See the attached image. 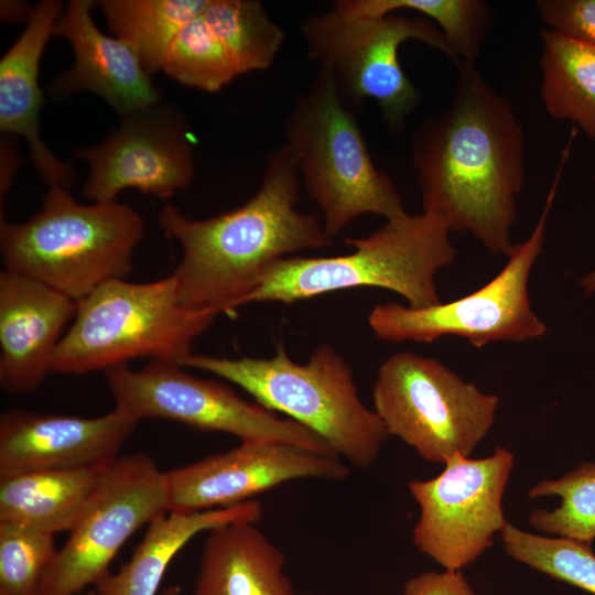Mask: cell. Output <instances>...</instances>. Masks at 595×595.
Listing matches in <instances>:
<instances>
[{"label": "cell", "mask_w": 595, "mask_h": 595, "mask_svg": "<svg viewBox=\"0 0 595 595\" xmlns=\"http://www.w3.org/2000/svg\"><path fill=\"white\" fill-rule=\"evenodd\" d=\"M457 67L448 106L411 137L422 213L508 257L524 180V133L512 102L476 65Z\"/></svg>", "instance_id": "6da1fadb"}, {"label": "cell", "mask_w": 595, "mask_h": 595, "mask_svg": "<svg viewBox=\"0 0 595 595\" xmlns=\"http://www.w3.org/2000/svg\"><path fill=\"white\" fill-rule=\"evenodd\" d=\"M300 190L293 155L282 144L269 153L259 190L241 206L193 219L165 205L160 226L182 250L172 273L181 303L197 311L231 313L274 261L333 245L314 214L295 208Z\"/></svg>", "instance_id": "7a4b0ae2"}, {"label": "cell", "mask_w": 595, "mask_h": 595, "mask_svg": "<svg viewBox=\"0 0 595 595\" xmlns=\"http://www.w3.org/2000/svg\"><path fill=\"white\" fill-rule=\"evenodd\" d=\"M178 364L237 385L258 404L318 435L355 468L370 467L389 437L359 398L351 368L328 344L315 348L305 364L294 363L282 345L269 358L191 354Z\"/></svg>", "instance_id": "3957f363"}, {"label": "cell", "mask_w": 595, "mask_h": 595, "mask_svg": "<svg viewBox=\"0 0 595 595\" xmlns=\"http://www.w3.org/2000/svg\"><path fill=\"white\" fill-rule=\"evenodd\" d=\"M451 230L421 213L386 220L361 238H346L354 251L336 257H284L270 264L242 305L293 303L338 290L380 288L403 296L408 306L441 303L436 272L455 259Z\"/></svg>", "instance_id": "277c9868"}, {"label": "cell", "mask_w": 595, "mask_h": 595, "mask_svg": "<svg viewBox=\"0 0 595 595\" xmlns=\"http://www.w3.org/2000/svg\"><path fill=\"white\" fill-rule=\"evenodd\" d=\"M139 213L118 201L83 205L60 186L23 223L1 219L4 269L34 279L78 302L101 284L126 279L143 236Z\"/></svg>", "instance_id": "5b68a950"}, {"label": "cell", "mask_w": 595, "mask_h": 595, "mask_svg": "<svg viewBox=\"0 0 595 595\" xmlns=\"http://www.w3.org/2000/svg\"><path fill=\"white\" fill-rule=\"evenodd\" d=\"M217 315L183 305L172 274L144 283L108 281L78 301L51 372H106L139 358L178 364Z\"/></svg>", "instance_id": "8992f818"}, {"label": "cell", "mask_w": 595, "mask_h": 595, "mask_svg": "<svg viewBox=\"0 0 595 595\" xmlns=\"http://www.w3.org/2000/svg\"><path fill=\"white\" fill-rule=\"evenodd\" d=\"M301 181L333 237L355 218L407 215L391 176L370 155L355 112L331 80L317 75L294 102L284 127Z\"/></svg>", "instance_id": "52a82bcc"}, {"label": "cell", "mask_w": 595, "mask_h": 595, "mask_svg": "<svg viewBox=\"0 0 595 595\" xmlns=\"http://www.w3.org/2000/svg\"><path fill=\"white\" fill-rule=\"evenodd\" d=\"M300 32L309 60L331 80L342 101L355 112L364 101L374 100L394 133L420 102L419 90L401 66L400 45L416 40L461 65L440 29L425 18L350 17L332 8L306 17Z\"/></svg>", "instance_id": "ba28073f"}, {"label": "cell", "mask_w": 595, "mask_h": 595, "mask_svg": "<svg viewBox=\"0 0 595 595\" xmlns=\"http://www.w3.org/2000/svg\"><path fill=\"white\" fill-rule=\"evenodd\" d=\"M374 411L389 436L428 462L469 456L491 429L499 397L482 392L441 361L402 351L378 368Z\"/></svg>", "instance_id": "9c48e42d"}, {"label": "cell", "mask_w": 595, "mask_h": 595, "mask_svg": "<svg viewBox=\"0 0 595 595\" xmlns=\"http://www.w3.org/2000/svg\"><path fill=\"white\" fill-rule=\"evenodd\" d=\"M569 154L564 149L542 213L529 238L515 246L504 269L472 294L448 303L414 309L396 302L376 305L368 324L381 340L432 343L443 336L466 338L483 347L494 342H526L547 334L533 312L528 281L543 250L547 221Z\"/></svg>", "instance_id": "30bf717a"}, {"label": "cell", "mask_w": 595, "mask_h": 595, "mask_svg": "<svg viewBox=\"0 0 595 595\" xmlns=\"http://www.w3.org/2000/svg\"><path fill=\"white\" fill-rule=\"evenodd\" d=\"M105 375L115 409L138 422L165 419L201 431L231 434L240 442H283L335 454L300 423L242 399L223 383L191 375L176 361L151 360L137 370L123 365Z\"/></svg>", "instance_id": "8fae6325"}, {"label": "cell", "mask_w": 595, "mask_h": 595, "mask_svg": "<svg viewBox=\"0 0 595 595\" xmlns=\"http://www.w3.org/2000/svg\"><path fill=\"white\" fill-rule=\"evenodd\" d=\"M169 511L166 473L144 454L118 456L104 469L82 515L57 549L41 595H75L96 585L125 542Z\"/></svg>", "instance_id": "7c38bea8"}, {"label": "cell", "mask_w": 595, "mask_h": 595, "mask_svg": "<svg viewBox=\"0 0 595 595\" xmlns=\"http://www.w3.org/2000/svg\"><path fill=\"white\" fill-rule=\"evenodd\" d=\"M513 462L501 446L484 458L456 454L437 476L410 482L420 509L412 537L419 551L445 570L461 571L490 548L508 523L502 497Z\"/></svg>", "instance_id": "4fadbf2b"}, {"label": "cell", "mask_w": 595, "mask_h": 595, "mask_svg": "<svg viewBox=\"0 0 595 595\" xmlns=\"http://www.w3.org/2000/svg\"><path fill=\"white\" fill-rule=\"evenodd\" d=\"M74 155L87 162L84 195L94 202L117 201L127 188L166 199L194 176L187 125L180 111L160 102L121 117L106 139Z\"/></svg>", "instance_id": "5bb4252c"}, {"label": "cell", "mask_w": 595, "mask_h": 595, "mask_svg": "<svg viewBox=\"0 0 595 595\" xmlns=\"http://www.w3.org/2000/svg\"><path fill=\"white\" fill-rule=\"evenodd\" d=\"M350 468L337 455L273 441H244L227 452L166 472L169 511L236 506L284 483L343 480Z\"/></svg>", "instance_id": "9a60e30c"}, {"label": "cell", "mask_w": 595, "mask_h": 595, "mask_svg": "<svg viewBox=\"0 0 595 595\" xmlns=\"http://www.w3.org/2000/svg\"><path fill=\"white\" fill-rule=\"evenodd\" d=\"M284 32L258 0H207L177 34L161 71L181 85L216 93L272 65Z\"/></svg>", "instance_id": "2e32d148"}, {"label": "cell", "mask_w": 595, "mask_h": 595, "mask_svg": "<svg viewBox=\"0 0 595 595\" xmlns=\"http://www.w3.org/2000/svg\"><path fill=\"white\" fill-rule=\"evenodd\" d=\"M137 423L115 408L96 418L8 410L0 416V477L109 464Z\"/></svg>", "instance_id": "e0dca14e"}, {"label": "cell", "mask_w": 595, "mask_h": 595, "mask_svg": "<svg viewBox=\"0 0 595 595\" xmlns=\"http://www.w3.org/2000/svg\"><path fill=\"white\" fill-rule=\"evenodd\" d=\"M78 302L8 269L0 272V386L11 393L36 389Z\"/></svg>", "instance_id": "ac0fdd59"}, {"label": "cell", "mask_w": 595, "mask_h": 595, "mask_svg": "<svg viewBox=\"0 0 595 595\" xmlns=\"http://www.w3.org/2000/svg\"><path fill=\"white\" fill-rule=\"evenodd\" d=\"M95 6L91 0H71L58 19L54 35L68 41L74 63L56 76L50 93L96 94L121 117L159 104L161 93L131 47L95 24Z\"/></svg>", "instance_id": "d6986e66"}, {"label": "cell", "mask_w": 595, "mask_h": 595, "mask_svg": "<svg viewBox=\"0 0 595 595\" xmlns=\"http://www.w3.org/2000/svg\"><path fill=\"white\" fill-rule=\"evenodd\" d=\"M63 11L57 0L34 4L24 30L1 57L0 130L25 139L32 164L50 187L68 190L75 180L73 169L46 147L40 133V64Z\"/></svg>", "instance_id": "ffe728a7"}, {"label": "cell", "mask_w": 595, "mask_h": 595, "mask_svg": "<svg viewBox=\"0 0 595 595\" xmlns=\"http://www.w3.org/2000/svg\"><path fill=\"white\" fill-rule=\"evenodd\" d=\"M281 550L255 522L208 531L194 595H295Z\"/></svg>", "instance_id": "44dd1931"}, {"label": "cell", "mask_w": 595, "mask_h": 595, "mask_svg": "<svg viewBox=\"0 0 595 595\" xmlns=\"http://www.w3.org/2000/svg\"><path fill=\"white\" fill-rule=\"evenodd\" d=\"M262 516L256 500L197 512L166 511L148 524L130 560L117 573H108L95 586L99 595H156L173 558L203 531L234 523L255 522Z\"/></svg>", "instance_id": "7402d4cb"}, {"label": "cell", "mask_w": 595, "mask_h": 595, "mask_svg": "<svg viewBox=\"0 0 595 595\" xmlns=\"http://www.w3.org/2000/svg\"><path fill=\"white\" fill-rule=\"evenodd\" d=\"M107 465L39 469L0 477V521L52 534L69 531Z\"/></svg>", "instance_id": "603a6c76"}, {"label": "cell", "mask_w": 595, "mask_h": 595, "mask_svg": "<svg viewBox=\"0 0 595 595\" xmlns=\"http://www.w3.org/2000/svg\"><path fill=\"white\" fill-rule=\"evenodd\" d=\"M540 96L547 113L577 125L595 141V45L540 31Z\"/></svg>", "instance_id": "cb8c5ba5"}, {"label": "cell", "mask_w": 595, "mask_h": 595, "mask_svg": "<svg viewBox=\"0 0 595 595\" xmlns=\"http://www.w3.org/2000/svg\"><path fill=\"white\" fill-rule=\"evenodd\" d=\"M207 0H101L104 12L116 37L128 44L152 76L161 71L173 41L206 4Z\"/></svg>", "instance_id": "d4e9b609"}, {"label": "cell", "mask_w": 595, "mask_h": 595, "mask_svg": "<svg viewBox=\"0 0 595 595\" xmlns=\"http://www.w3.org/2000/svg\"><path fill=\"white\" fill-rule=\"evenodd\" d=\"M333 8L350 17L421 13L439 25L461 65H475L494 21L491 8L482 0H338Z\"/></svg>", "instance_id": "484cf974"}, {"label": "cell", "mask_w": 595, "mask_h": 595, "mask_svg": "<svg viewBox=\"0 0 595 595\" xmlns=\"http://www.w3.org/2000/svg\"><path fill=\"white\" fill-rule=\"evenodd\" d=\"M528 496L561 499L559 507L537 509L530 515L534 529L592 544L595 539V463L584 462L559 479L539 482Z\"/></svg>", "instance_id": "4316f807"}, {"label": "cell", "mask_w": 595, "mask_h": 595, "mask_svg": "<svg viewBox=\"0 0 595 595\" xmlns=\"http://www.w3.org/2000/svg\"><path fill=\"white\" fill-rule=\"evenodd\" d=\"M509 556L553 578L595 595L592 544L562 537H542L507 523L500 532Z\"/></svg>", "instance_id": "83f0119b"}, {"label": "cell", "mask_w": 595, "mask_h": 595, "mask_svg": "<svg viewBox=\"0 0 595 595\" xmlns=\"http://www.w3.org/2000/svg\"><path fill=\"white\" fill-rule=\"evenodd\" d=\"M56 552L54 534L0 521V595H41Z\"/></svg>", "instance_id": "f1b7e54d"}, {"label": "cell", "mask_w": 595, "mask_h": 595, "mask_svg": "<svg viewBox=\"0 0 595 595\" xmlns=\"http://www.w3.org/2000/svg\"><path fill=\"white\" fill-rule=\"evenodd\" d=\"M534 7L547 29L595 45V0H538Z\"/></svg>", "instance_id": "f546056e"}, {"label": "cell", "mask_w": 595, "mask_h": 595, "mask_svg": "<svg viewBox=\"0 0 595 595\" xmlns=\"http://www.w3.org/2000/svg\"><path fill=\"white\" fill-rule=\"evenodd\" d=\"M402 595H477L461 571L424 572L405 582Z\"/></svg>", "instance_id": "4dcf8cb0"}, {"label": "cell", "mask_w": 595, "mask_h": 595, "mask_svg": "<svg viewBox=\"0 0 595 595\" xmlns=\"http://www.w3.org/2000/svg\"><path fill=\"white\" fill-rule=\"evenodd\" d=\"M34 6L22 4L17 1L1 2V18L11 21L28 22Z\"/></svg>", "instance_id": "1f68e13d"}, {"label": "cell", "mask_w": 595, "mask_h": 595, "mask_svg": "<svg viewBox=\"0 0 595 595\" xmlns=\"http://www.w3.org/2000/svg\"><path fill=\"white\" fill-rule=\"evenodd\" d=\"M581 286L585 294H591L595 291V268L581 279Z\"/></svg>", "instance_id": "d6a6232c"}, {"label": "cell", "mask_w": 595, "mask_h": 595, "mask_svg": "<svg viewBox=\"0 0 595 595\" xmlns=\"http://www.w3.org/2000/svg\"><path fill=\"white\" fill-rule=\"evenodd\" d=\"M161 595H181V589L178 586H167L163 589Z\"/></svg>", "instance_id": "836d02e7"}, {"label": "cell", "mask_w": 595, "mask_h": 595, "mask_svg": "<svg viewBox=\"0 0 595 595\" xmlns=\"http://www.w3.org/2000/svg\"><path fill=\"white\" fill-rule=\"evenodd\" d=\"M85 595H99L96 589L87 592Z\"/></svg>", "instance_id": "e575fe53"}, {"label": "cell", "mask_w": 595, "mask_h": 595, "mask_svg": "<svg viewBox=\"0 0 595 595\" xmlns=\"http://www.w3.org/2000/svg\"><path fill=\"white\" fill-rule=\"evenodd\" d=\"M305 595H310V594H305Z\"/></svg>", "instance_id": "d590c367"}]
</instances>
